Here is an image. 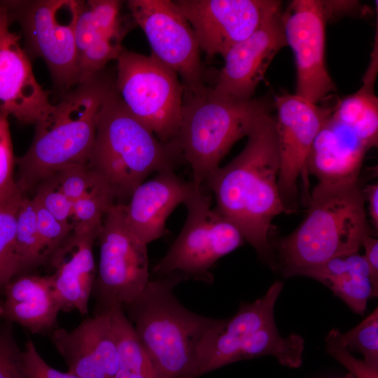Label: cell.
Instances as JSON below:
<instances>
[{"label":"cell","instance_id":"obj_1","mask_svg":"<svg viewBox=\"0 0 378 378\" xmlns=\"http://www.w3.org/2000/svg\"><path fill=\"white\" fill-rule=\"evenodd\" d=\"M270 112L257 117L241 153L205 183L216 200L214 209L231 221L258 255L275 269L270 231L273 219L286 209L278 187L279 157Z\"/></svg>","mask_w":378,"mask_h":378},{"label":"cell","instance_id":"obj_2","mask_svg":"<svg viewBox=\"0 0 378 378\" xmlns=\"http://www.w3.org/2000/svg\"><path fill=\"white\" fill-rule=\"evenodd\" d=\"M115 78L103 69L75 85L35 125L29 149L15 162L23 195L63 169L88 165L97 117Z\"/></svg>","mask_w":378,"mask_h":378},{"label":"cell","instance_id":"obj_3","mask_svg":"<svg viewBox=\"0 0 378 378\" xmlns=\"http://www.w3.org/2000/svg\"><path fill=\"white\" fill-rule=\"evenodd\" d=\"M305 217L290 234L271 244L284 277L332 258L358 253L370 233L359 180L320 183L314 188Z\"/></svg>","mask_w":378,"mask_h":378},{"label":"cell","instance_id":"obj_4","mask_svg":"<svg viewBox=\"0 0 378 378\" xmlns=\"http://www.w3.org/2000/svg\"><path fill=\"white\" fill-rule=\"evenodd\" d=\"M185 279L174 272L150 280L134 301L122 307L161 378H197L202 349L219 321L181 304L174 289Z\"/></svg>","mask_w":378,"mask_h":378},{"label":"cell","instance_id":"obj_5","mask_svg":"<svg viewBox=\"0 0 378 378\" xmlns=\"http://www.w3.org/2000/svg\"><path fill=\"white\" fill-rule=\"evenodd\" d=\"M183 162L174 144L160 140L127 110L114 83L97 117L88 166L109 183L116 198L125 200L149 174L174 171Z\"/></svg>","mask_w":378,"mask_h":378},{"label":"cell","instance_id":"obj_6","mask_svg":"<svg viewBox=\"0 0 378 378\" xmlns=\"http://www.w3.org/2000/svg\"><path fill=\"white\" fill-rule=\"evenodd\" d=\"M272 106L264 98L237 100L210 87L197 93L184 92L181 123L173 144L191 167L196 187H202L232 146L247 136L257 117Z\"/></svg>","mask_w":378,"mask_h":378},{"label":"cell","instance_id":"obj_7","mask_svg":"<svg viewBox=\"0 0 378 378\" xmlns=\"http://www.w3.org/2000/svg\"><path fill=\"white\" fill-rule=\"evenodd\" d=\"M24 36L31 59L41 58L55 88L62 94L78 84L75 31L82 1H0Z\"/></svg>","mask_w":378,"mask_h":378},{"label":"cell","instance_id":"obj_8","mask_svg":"<svg viewBox=\"0 0 378 378\" xmlns=\"http://www.w3.org/2000/svg\"><path fill=\"white\" fill-rule=\"evenodd\" d=\"M116 60L115 87L125 107L160 140L173 143L184 94L178 74L152 54L125 48Z\"/></svg>","mask_w":378,"mask_h":378},{"label":"cell","instance_id":"obj_9","mask_svg":"<svg viewBox=\"0 0 378 378\" xmlns=\"http://www.w3.org/2000/svg\"><path fill=\"white\" fill-rule=\"evenodd\" d=\"M125 204H114L104 215L97 239L99 261L91 296L95 313L122 308L134 301L150 281L147 245L129 227Z\"/></svg>","mask_w":378,"mask_h":378},{"label":"cell","instance_id":"obj_10","mask_svg":"<svg viewBox=\"0 0 378 378\" xmlns=\"http://www.w3.org/2000/svg\"><path fill=\"white\" fill-rule=\"evenodd\" d=\"M184 204L188 215L183 227L168 252L153 267V273L163 277L179 272L187 279L211 283V267L240 246L244 239L231 221L211 209V198L202 188Z\"/></svg>","mask_w":378,"mask_h":378},{"label":"cell","instance_id":"obj_11","mask_svg":"<svg viewBox=\"0 0 378 378\" xmlns=\"http://www.w3.org/2000/svg\"><path fill=\"white\" fill-rule=\"evenodd\" d=\"M132 19L145 33L152 55L179 76L184 92L204 90L203 65L195 33L173 1L130 0Z\"/></svg>","mask_w":378,"mask_h":378},{"label":"cell","instance_id":"obj_12","mask_svg":"<svg viewBox=\"0 0 378 378\" xmlns=\"http://www.w3.org/2000/svg\"><path fill=\"white\" fill-rule=\"evenodd\" d=\"M275 128L279 157L278 187L286 213L298 207V181L308 186L307 158L315 138L334 106H319L288 92L276 96ZM309 188V186H308Z\"/></svg>","mask_w":378,"mask_h":378},{"label":"cell","instance_id":"obj_13","mask_svg":"<svg viewBox=\"0 0 378 378\" xmlns=\"http://www.w3.org/2000/svg\"><path fill=\"white\" fill-rule=\"evenodd\" d=\"M190 23L200 50L223 57L263 22L281 10L276 0L174 1Z\"/></svg>","mask_w":378,"mask_h":378},{"label":"cell","instance_id":"obj_14","mask_svg":"<svg viewBox=\"0 0 378 378\" xmlns=\"http://www.w3.org/2000/svg\"><path fill=\"white\" fill-rule=\"evenodd\" d=\"M287 42L296 64V94L318 104L335 85L326 65L323 1L294 0L281 14Z\"/></svg>","mask_w":378,"mask_h":378},{"label":"cell","instance_id":"obj_15","mask_svg":"<svg viewBox=\"0 0 378 378\" xmlns=\"http://www.w3.org/2000/svg\"><path fill=\"white\" fill-rule=\"evenodd\" d=\"M0 2V111L20 123L36 125L52 109L49 92L36 79L20 35Z\"/></svg>","mask_w":378,"mask_h":378},{"label":"cell","instance_id":"obj_16","mask_svg":"<svg viewBox=\"0 0 378 378\" xmlns=\"http://www.w3.org/2000/svg\"><path fill=\"white\" fill-rule=\"evenodd\" d=\"M281 14H273L227 51L214 92L241 101L253 98L272 59L287 46Z\"/></svg>","mask_w":378,"mask_h":378},{"label":"cell","instance_id":"obj_17","mask_svg":"<svg viewBox=\"0 0 378 378\" xmlns=\"http://www.w3.org/2000/svg\"><path fill=\"white\" fill-rule=\"evenodd\" d=\"M283 286L275 281L259 299L242 302L234 316L219 319L201 351L198 377L241 360L259 331L275 323L274 305Z\"/></svg>","mask_w":378,"mask_h":378},{"label":"cell","instance_id":"obj_18","mask_svg":"<svg viewBox=\"0 0 378 378\" xmlns=\"http://www.w3.org/2000/svg\"><path fill=\"white\" fill-rule=\"evenodd\" d=\"M118 0L82 1L75 31L78 84L104 69L123 49L130 24Z\"/></svg>","mask_w":378,"mask_h":378},{"label":"cell","instance_id":"obj_19","mask_svg":"<svg viewBox=\"0 0 378 378\" xmlns=\"http://www.w3.org/2000/svg\"><path fill=\"white\" fill-rule=\"evenodd\" d=\"M50 334L69 372L79 378H113L118 371L117 343L108 312L94 314L72 330L57 328Z\"/></svg>","mask_w":378,"mask_h":378},{"label":"cell","instance_id":"obj_20","mask_svg":"<svg viewBox=\"0 0 378 378\" xmlns=\"http://www.w3.org/2000/svg\"><path fill=\"white\" fill-rule=\"evenodd\" d=\"M99 228L74 229L49 259L54 269L50 275L53 292L61 311L88 312L96 276L92 247Z\"/></svg>","mask_w":378,"mask_h":378},{"label":"cell","instance_id":"obj_21","mask_svg":"<svg viewBox=\"0 0 378 378\" xmlns=\"http://www.w3.org/2000/svg\"><path fill=\"white\" fill-rule=\"evenodd\" d=\"M201 188L180 178L174 171L158 173L154 178L136 187L128 204H124L129 227L146 245L159 239L166 232L165 223L170 214Z\"/></svg>","mask_w":378,"mask_h":378},{"label":"cell","instance_id":"obj_22","mask_svg":"<svg viewBox=\"0 0 378 378\" xmlns=\"http://www.w3.org/2000/svg\"><path fill=\"white\" fill-rule=\"evenodd\" d=\"M370 148L353 129L330 116L315 138L307 160L308 174L320 183L359 180L366 153Z\"/></svg>","mask_w":378,"mask_h":378},{"label":"cell","instance_id":"obj_23","mask_svg":"<svg viewBox=\"0 0 378 378\" xmlns=\"http://www.w3.org/2000/svg\"><path fill=\"white\" fill-rule=\"evenodd\" d=\"M0 317L17 323L32 334L51 333L61 311L55 296L50 275H22L4 288Z\"/></svg>","mask_w":378,"mask_h":378},{"label":"cell","instance_id":"obj_24","mask_svg":"<svg viewBox=\"0 0 378 378\" xmlns=\"http://www.w3.org/2000/svg\"><path fill=\"white\" fill-rule=\"evenodd\" d=\"M328 287L355 313L363 315L373 295L370 272L363 255L356 253L332 258L299 271Z\"/></svg>","mask_w":378,"mask_h":378},{"label":"cell","instance_id":"obj_25","mask_svg":"<svg viewBox=\"0 0 378 378\" xmlns=\"http://www.w3.org/2000/svg\"><path fill=\"white\" fill-rule=\"evenodd\" d=\"M356 92L342 99L331 114L336 120L351 127L370 148L377 146L378 99L374 91L375 82L363 81Z\"/></svg>","mask_w":378,"mask_h":378},{"label":"cell","instance_id":"obj_26","mask_svg":"<svg viewBox=\"0 0 378 378\" xmlns=\"http://www.w3.org/2000/svg\"><path fill=\"white\" fill-rule=\"evenodd\" d=\"M15 250L20 272L45 262L33 198L22 196L16 216Z\"/></svg>","mask_w":378,"mask_h":378},{"label":"cell","instance_id":"obj_27","mask_svg":"<svg viewBox=\"0 0 378 378\" xmlns=\"http://www.w3.org/2000/svg\"><path fill=\"white\" fill-rule=\"evenodd\" d=\"M22 196L0 204V290H4L20 272L15 250V230L17 213Z\"/></svg>","mask_w":378,"mask_h":378},{"label":"cell","instance_id":"obj_28","mask_svg":"<svg viewBox=\"0 0 378 378\" xmlns=\"http://www.w3.org/2000/svg\"><path fill=\"white\" fill-rule=\"evenodd\" d=\"M116 195L108 182L73 202L74 229L100 227L103 218L115 204Z\"/></svg>","mask_w":378,"mask_h":378},{"label":"cell","instance_id":"obj_29","mask_svg":"<svg viewBox=\"0 0 378 378\" xmlns=\"http://www.w3.org/2000/svg\"><path fill=\"white\" fill-rule=\"evenodd\" d=\"M343 342L349 350L360 353L363 360L378 370V308L346 333Z\"/></svg>","mask_w":378,"mask_h":378},{"label":"cell","instance_id":"obj_30","mask_svg":"<svg viewBox=\"0 0 378 378\" xmlns=\"http://www.w3.org/2000/svg\"><path fill=\"white\" fill-rule=\"evenodd\" d=\"M8 116L0 111V204L23 195L13 175L16 159L13 153Z\"/></svg>","mask_w":378,"mask_h":378},{"label":"cell","instance_id":"obj_31","mask_svg":"<svg viewBox=\"0 0 378 378\" xmlns=\"http://www.w3.org/2000/svg\"><path fill=\"white\" fill-rule=\"evenodd\" d=\"M50 178L72 202L106 181L89 166L69 167L59 172Z\"/></svg>","mask_w":378,"mask_h":378},{"label":"cell","instance_id":"obj_32","mask_svg":"<svg viewBox=\"0 0 378 378\" xmlns=\"http://www.w3.org/2000/svg\"><path fill=\"white\" fill-rule=\"evenodd\" d=\"M33 200L35 203L43 255L46 262L71 234L74 228L57 220L34 198Z\"/></svg>","mask_w":378,"mask_h":378},{"label":"cell","instance_id":"obj_33","mask_svg":"<svg viewBox=\"0 0 378 378\" xmlns=\"http://www.w3.org/2000/svg\"><path fill=\"white\" fill-rule=\"evenodd\" d=\"M12 323L0 326V378H31L27 372L23 351L15 340Z\"/></svg>","mask_w":378,"mask_h":378},{"label":"cell","instance_id":"obj_34","mask_svg":"<svg viewBox=\"0 0 378 378\" xmlns=\"http://www.w3.org/2000/svg\"><path fill=\"white\" fill-rule=\"evenodd\" d=\"M325 343L328 353L344 366L354 378H378V370L363 360L357 359L349 352L343 342L342 333L338 329L329 331Z\"/></svg>","mask_w":378,"mask_h":378},{"label":"cell","instance_id":"obj_35","mask_svg":"<svg viewBox=\"0 0 378 378\" xmlns=\"http://www.w3.org/2000/svg\"><path fill=\"white\" fill-rule=\"evenodd\" d=\"M59 221L73 227V202L57 188L52 178L36 187L33 197Z\"/></svg>","mask_w":378,"mask_h":378},{"label":"cell","instance_id":"obj_36","mask_svg":"<svg viewBox=\"0 0 378 378\" xmlns=\"http://www.w3.org/2000/svg\"><path fill=\"white\" fill-rule=\"evenodd\" d=\"M23 356L27 372L31 378H79L68 371L62 372L50 366L39 355L31 340L25 345Z\"/></svg>","mask_w":378,"mask_h":378},{"label":"cell","instance_id":"obj_37","mask_svg":"<svg viewBox=\"0 0 378 378\" xmlns=\"http://www.w3.org/2000/svg\"><path fill=\"white\" fill-rule=\"evenodd\" d=\"M361 246L364 248L363 255L368 265L374 297L378 295V240L370 233L363 239Z\"/></svg>","mask_w":378,"mask_h":378},{"label":"cell","instance_id":"obj_38","mask_svg":"<svg viewBox=\"0 0 378 378\" xmlns=\"http://www.w3.org/2000/svg\"><path fill=\"white\" fill-rule=\"evenodd\" d=\"M364 200L368 202L371 224L374 230H378V184H369L362 189Z\"/></svg>","mask_w":378,"mask_h":378},{"label":"cell","instance_id":"obj_39","mask_svg":"<svg viewBox=\"0 0 378 378\" xmlns=\"http://www.w3.org/2000/svg\"><path fill=\"white\" fill-rule=\"evenodd\" d=\"M340 378H354L351 374L348 373Z\"/></svg>","mask_w":378,"mask_h":378}]
</instances>
